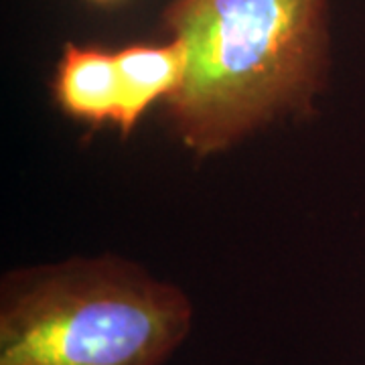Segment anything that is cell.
<instances>
[{
	"label": "cell",
	"instance_id": "6da1fadb",
	"mask_svg": "<svg viewBox=\"0 0 365 365\" xmlns=\"http://www.w3.org/2000/svg\"><path fill=\"white\" fill-rule=\"evenodd\" d=\"M163 29L185 73L167 100L199 157L313 110L331 66V0H170Z\"/></svg>",
	"mask_w": 365,
	"mask_h": 365
},
{
	"label": "cell",
	"instance_id": "7a4b0ae2",
	"mask_svg": "<svg viewBox=\"0 0 365 365\" xmlns=\"http://www.w3.org/2000/svg\"><path fill=\"white\" fill-rule=\"evenodd\" d=\"M181 288L114 256L6 274L0 365H165L189 337Z\"/></svg>",
	"mask_w": 365,
	"mask_h": 365
},
{
	"label": "cell",
	"instance_id": "3957f363",
	"mask_svg": "<svg viewBox=\"0 0 365 365\" xmlns=\"http://www.w3.org/2000/svg\"><path fill=\"white\" fill-rule=\"evenodd\" d=\"M57 106L79 122H122V81L116 53L67 43L53 78Z\"/></svg>",
	"mask_w": 365,
	"mask_h": 365
},
{
	"label": "cell",
	"instance_id": "277c9868",
	"mask_svg": "<svg viewBox=\"0 0 365 365\" xmlns=\"http://www.w3.org/2000/svg\"><path fill=\"white\" fill-rule=\"evenodd\" d=\"M122 81V122L120 132L128 136L144 112L157 100H169L179 90L185 73L181 47L170 41L163 45L134 43L116 51Z\"/></svg>",
	"mask_w": 365,
	"mask_h": 365
},
{
	"label": "cell",
	"instance_id": "5b68a950",
	"mask_svg": "<svg viewBox=\"0 0 365 365\" xmlns=\"http://www.w3.org/2000/svg\"><path fill=\"white\" fill-rule=\"evenodd\" d=\"M90 2H98V4H106V2H114V0H90Z\"/></svg>",
	"mask_w": 365,
	"mask_h": 365
}]
</instances>
